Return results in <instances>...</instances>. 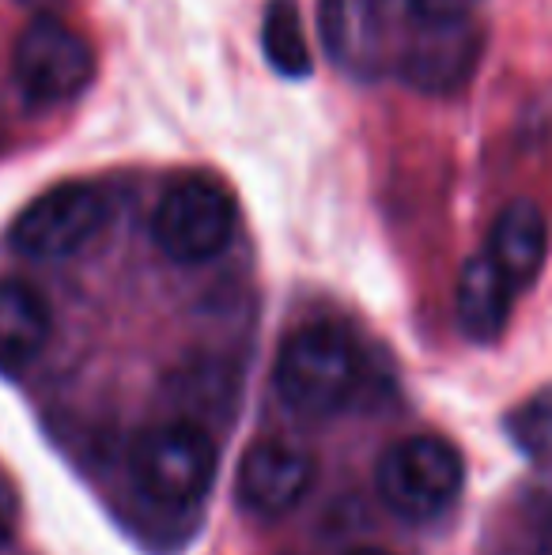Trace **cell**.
Segmentation results:
<instances>
[{
    "label": "cell",
    "instance_id": "cell-1",
    "mask_svg": "<svg viewBox=\"0 0 552 555\" xmlns=\"http://www.w3.org/2000/svg\"><path fill=\"white\" fill-rule=\"evenodd\" d=\"M273 382L287 409L322 420L356 397L363 382V356L337 325H303L280 344Z\"/></svg>",
    "mask_w": 552,
    "mask_h": 555
},
{
    "label": "cell",
    "instance_id": "cell-2",
    "mask_svg": "<svg viewBox=\"0 0 552 555\" xmlns=\"http://www.w3.org/2000/svg\"><path fill=\"white\" fill-rule=\"evenodd\" d=\"M465 483V461L447 439L435 435H413L394 442L378 457L375 488L386 511L401 521H435L454 506Z\"/></svg>",
    "mask_w": 552,
    "mask_h": 555
},
{
    "label": "cell",
    "instance_id": "cell-3",
    "mask_svg": "<svg viewBox=\"0 0 552 555\" xmlns=\"http://www.w3.org/2000/svg\"><path fill=\"white\" fill-rule=\"evenodd\" d=\"M216 468L220 457L213 435L185 420L147 427L133 446V480L140 495L170 511L201 503L213 488Z\"/></svg>",
    "mask_w": 552,
    "mask_h": 555
},
{
    "label": "cell",
    "instance_id": "cell-4",
    "mask_svg": "<svg viewBox=\"0 0 552 555\" xmlns=\"http://www.w3.org/2000/svg\"><path fill=\"white\" fill-rule=\"evenodd\" d=\"M235 234V201L205 178H190L163 193L152 216V238L170 261L205 264L228 249Z\"/></svg>",
    "mask_w": 552,
    "mask_h": 555
},
{
    "label": "cell",
    "instance_id": "cell-5",
    "mask_svg": "<svg viewBox=\"0 0 552 555\" xmlns=\"http://www.w3.org/2000/svg\"><path fill=\"white\" fill-rule=\"evenodd\" d=\"M106 216H111V205L95 185H53L15 216L8 242L15 254L30 261H61V257L80 254L106 227Z\"/></svg>",
    "mask_w": 552,
    "mask_h": 555
},
{
    "label": "cell",
    "instance_id": "cell-6",
    "mask_svg": "<svg viewBox=\"0 0 552 555\" xmlns=\"http://www.w3.org/2000/svg\"><path fill=\"white\" fill-rule=\"evenodd\" d=\"M12 73L30 103H68L95 76V53L80 30L53 20V15H38L15 38Z\"/></svg>",
    "mask_w": 552,
    "mask_h": 555
},
{
    "label": "cell",
    "instance_id": "cell-7",
    "mask_svg": "<svg viewBox=\"0 0 552 555\" xmlns=\"http://www.w3.org/2000/svg\"><path fill=\"white\" fill-rule=\"evenodd\" d=\"M485 53V30L473 15L442 23H416L401 73L424 95H458L473 80Z\"/></svg>",
    "mask_w": 552,
    "mask_h": 555
},
{
    "label": "cell",
    "instance_id": "cell-8",
    "mask_svg": "<svg viewBox=\"0 0 552 555\" xmlns=\"http://www.w3.org/2000/svg\"><path fill=\"white\" fill-rule=\"evenodd\" d=\"M310 483H314V461L299 446L266 439L246 450L235 476V495L246 514L284 518L287 511L303 503Z\"/></svg>",
    "mask_w": 552,
    "mask_h": 555
},
{
    "label": "cell",
    "instance_id": "cell-9",
    "mask_svg": "<svg viewBox=\"0 0 552 555\" xmlns=\"http://www.w3.org/2000/svg\"><path fill=\"white\" fill-rule=\"evenodd\" d=\"M488 257L508 276L515 292L530 287L541 276L549 257V220L534 201H511L492 223L488 234Z\"/></svg>",
    "mask_w": 552,
    "mask_h": 555
},
{
    "label": "cell",
    "instance_id": "cell-10",
    "mask_svg": "<svg viewBox=\"0 0 552 555\" xmlns=\"http://www.w3.org/2000/svg\"><path fill=\"white\" fill-rule=\"evenodd\" d=\"M511 299H515V287L508 284L496 261L488 254H477L462 264V276H458V325L470 340L492 344L496 336L508 330L511 318Z\"/></svg>",
    "mask_w": 552,
    "mask_h": 555
},
{
    "label": "cell",
    "instance_id": "cell-11",
    "mask_svg": "<svg viewBox=\"0 0 552 555\" xmlns=\"http://www.w3.org/2000/svg\"><path fill=\"white\" fill-rule=\"evenodd\" d=\"M50 302L23 280H0V371H23L50 340Z\"/></svg>",
    "mask_w": 552,
    "mask_h": 555
},
{
    "label": "cell",
    "instance_id": "cell-12",
    "mask_svg": "<svg viewBox=\"0 0 552 555\" xmlns=\"http://www.w3.org/2000/svg\"><path fill=\"white\" fill-rule=\"evenodd\" d=\"M261 46H266L269 65L280 76L310 73V42L303 35V15L295 0H269L266 23H261Z\"/></svg>",
    "mask_w": 552,
    "mask_h": 555
},
{
    "label": "cell",
    "instance_id": "cell-13",
    "mask_svg": "<svg viewBox=\"0 0 552 555\" xmlns=\"http://www.w3.org/2000/svg\"><path fill=\"white\" fill-rule=\"evenodd\" d=\"M480 0H398V8L413 23H442V20H465L477 12Z\"/></svg>",
    "mask_w": 552,
    "mask_h": 555
},
{
    "label": "cell",
    "instance_id": "cell-14",
    "mask_svg": "<svg viewBox=\"0 0 552 555\" xmlns=\"http://www.w3.org/2000/svg\"><path fill=\"white\" fill-rule=\"evenodd\" d=\"M12 526H15V499L4 488V480H0V544L12 537Z\"/></svg>",
    "mask_w": 552,
    "mask_h": 555
},
{
    "label": "cell",
    "instance_id": "cell-15",
    "mask_svg": "<svg viewBox=\"0 0 552 555\" xmlns=\"http://www.w3.org/2000/svg\"><path fill=\"white\" fill-rule=\"evenodd\" d=\"M348 555H390V552H383V548H352Z\"/></svg>",
    "mask_w": 552,
    "mask_h": 555
},
{
    "label": "cell",
    "instance_id": "cell-16",
    "mask_svg": "<svg viewBox=\"0 0 552 555\" xmlns=\"http://www.w3.org/2000/svg\"><path fill=\"white\" fill-rule=\"evenodd\" d=\"M541 555H552V529H549V537H545V544H541Z\"/></svg>",
    "mask_w": 552,
    "mask_h": 555
},
{
    "label": "cell",
    "instance_id": "cell-17",
    "mask_svg": "<svg viewBox=\"0 0 552 555\" xmlns=\"http://www.w3.org/2000/svg\"><path fill=\"white\" fill-rule=\"evenodd\" d=\"M0 147H4V117H0Z\"/></svg>",
    "mask_w": 552,
    "mask_h": 555
},
{
    "label": "cell",
    "instance_id": "cell-18",
    "mask_svg": "<svg viewBox=\"0 0 552 555\" xmlns=\"http://www.w3.org/2000/svg\"><path fill=\"white\" fill-rule=\"evenodd\" d=\"M27 4H42V0H27Z\"/></svg>",
    "mask_w": 552,
    "mask_h": 555
}]
</instances>
